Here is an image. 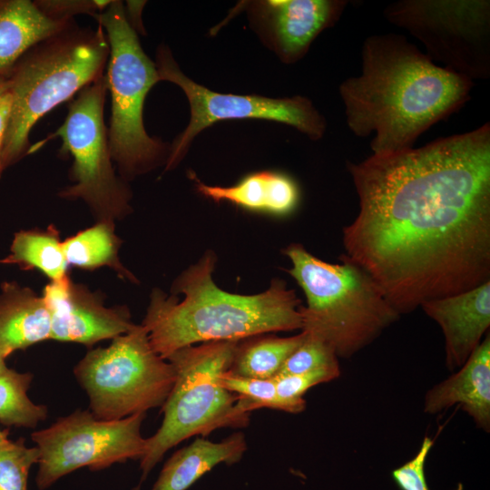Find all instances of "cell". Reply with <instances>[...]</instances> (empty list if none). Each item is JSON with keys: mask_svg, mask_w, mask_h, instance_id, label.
<instances>
[{"mask_svg": "<svg viewBox=\"0 0 490 490\" xmlns=\"http://www.w3.org/2000/svg\"><path fill=\"white\" fill-rule=\"evenodd\" d=\"M358 215L345 255L399 313L490 280V124L347 162Z\"/></svg>", "mask_w": 490, "mask_h": 490, "instance_id": "obj_1", "label": "cell"}, {"mask_svg": "<svg viewBox=\"0 0 490 490\" xmlns=\"http://www.w3.org/2000/svg\"><path fill=\"white\" fill-rule=\"evenodd\" d=\"M361 64V74L338 91L348 129L358 137L374 134L373 155L412 149L419 135L469 100L474 83L392 33L364 40Z\"/></svg>", "mask_w": 490, "mask_h": 490, "instance_id": "obj_2", "label": "cell"}, {"mask_svg": "<svg viewBox=\"0 0 490 490\" xmlns=\"http://www.w3.org/2000/svg\"><path fill=\"white\" fill-rule=\"evenodd\" d=\"M216 260L207 251L174 281L173 295L152 292L142 325L162 358L199 343L301 329L300 299L284 280L255 295L229 293L213 281Z\"/></svg>", "mask_w": 490, "mask_h": 490, "instance_id": "obj_3", "label": "cell"}, {"mask_svg": "<svg viewBox=\"0 0 490 490\" xmlns=\"http://www.w3.org/2000/svg\"><path fill=\"white\" fill-rule=\"evenodd\" d=\"M110 54L103 28L72 20L31 46L6 78L11 111L3 149L5 170L28 155L34 124L62 103L105 74Z\"/></svg>", "mask_w": 490, "mask_h": 490, "instance_id": "obj_4", "label": "cell"}, {"mask_svg": "<svg viewBox=\"0 0 490 490\" xmlns=\"http://www.w3.org/2000/svg\"><path fill=\"white\" fill-rule=\"evenodd\" d=\"M283 253L306 297L300 330L327 343L338 358H351L400 318L373 278L344 253L338 263L317 258L299 243Z\"/></svg>", "mask_w": 490, "mask_h": 490, "instance_id": "obj_5", "label": "cell"}, {"mask_svg": "<svg viewBox=\"0 0 490 490\" xmlns=\"http://www.w3.org/2000/svg\"><path fill=\"white\" fill-rule=\"evenodd\" d=\"M239 340H221L178 349L166 359L176 378L162 406L163 419L156 433L146 438L140 459L144 481L165 453L193 436H207L224 427H245L250 413L236 395L222 387L221 376L229 369Z\"/></svg>", "mask_w": 490, "mask_h": 490, "instance_id": "obj_6", "label": "cell"}, {"mask_svg": "<svg viewBox=\"0 0 490 490\" xmlns=\"http://www.w3.org/2000/svg\"><path fill=\"white\" fill-rule=\"evenodd\" d=\"M95 19L110 46L105 73L112 101L109 147L120 177L127 181L166 163L168 144L151 137L143 124L146 95L161 81L155 63L126 20L122 1L113 0Z\"/></svg>", "mask_w": 490, "mask_h": 490, "instance_id": "obj_7", "label": "cell"}, {"mask_svg": "<svg viewBox=\"0 0 490 490\" xmlns=\"http://www.w3.org/2000/svg\"><path fill=\"white\" fill-rule=\"evenodd\" d=\"M74 373L89 397L90 411L101 420L162 407L176 378L172 363L152 348L142 324L106 348L89 350Z\"/></svg>", "mask_w": 490, "mask_h": 490, "instance_id": "obj_8", "label": "cell"}, {"mask_svg": "<svg viewBox=\"0 0 490 490\" xmlns=\"http://www.w3.org/2000/svg\"><path fill=\"white\" fill-rule=\"evenodd\" d=\"M107 92L104 74L77 93L68 104L64 122L44 142L31 146L28 154L46 141L59 137L60 154L73 158L69 172L73 185L62 190L60 197L83 200L98 221L114 222L131 211L132 193L113 168L103 120Z\"/></svg>", "mask_w": 490, "mask_h": 490, "instance_id": "obj_9", "label": "cell"}, {"mask_svg": "<svg viewBox=\"0 0 490 490\" xmlns=\"http://www.w3.org/2000/svg\"><path fill=\"white\" fill-rule=\"evenodd\" d=\"M384 15L418 39L435 64L472 81L490 76L488 0H401Z\"/></svg>", "mask_w": 490, "mask_h": 490, "instance_id": "obj_10", "label": "cell"}, {"mask_svg": "<svg viewBox=\"0 0 490 490\" xmlns=\"http://www.w3.org/2000/svg\"><path fill=\"white\" fill-rule=\"evenodd\" d=\"M145 413L118 420H101L90 410H76L31 434L39 450L35 482L44 490L81 467L92 471L141 459L146 438L141 434Z\"/></svg>", "mask_w": 490, "mask_h": 490, "instance_id": "obj_11", "label": "cell"}, {"mask_svg": "<svg viewBox=\"0 0 490 490\" xmlns=\"http://www.w3.org/2000/svg\"><path fill=\"white\" fill-rule=\"evenodd\" d=\"M155 65L160 81H169L181 87L191 108L187 127L170 147L166 171L173 169L181 161L199 132L220 121L261 119L278 122L296 128L313 141L325 134V118L306 97L270 98L214 92L184 74L165 44L157 48Z\"/></svg>", "mask_w": 490, "mask_h": 490, "instance_id": "obj_12", "label": "cell"}, {"mask_svg": "<svg viewBox=\"0 0 490 490\" xmlns=\"http://www.w3.org/2000/svg\"><path fill=\"white\" fill-rule=\"evenodd\" d=\"M42 296L51 313L53 340L93 347L125 334L135 326L126 308L105 307L99 295L75 284L69 276L48 283Z\"/></svg>", "mask_w": 490, "mask_h": 490, "instance_id": "obj_13", "label": "cell"}, {"mask_svg": "<svg viewBox=\"0 0 490 490\" xmlns=\"http://www.w3.org/2000/svg\"><path fill=\"white\" fill-rule=\"evenodd\" d=\"M346 0H268L255 2L253 17L284 63L301 59L314 39L340 18Z\"/></svg>", "mask_w": 490, "mask_h": 490, "instance_id": "obj_14", "label": "cell"}, {"mask_svg": "<svg viewBox=\"0 0 490 490\" xmlns=\"http://www.w3.org/2000/svg\"><path fill=\"white\" fill-rule=\"evenodd\" d=\"M420 308L442 330L447 368L458 369L489 333L490 280L456 295L427 300Z\"/></svg>", "mask_w": 490, "mask_h": 490, "instance_id": "obj_15", "label": "cell"}, {"mask_svg": "<svg viewBox=\"0 0 490 490\" xmlns=\"http://www.w3.org/2000/svg\"><path fill=\"white\" fill-rule=\"evenodd\" d=\"M459 405L477 427L490 429V336L458 370L426 394L424 412L430 415Z\"/></svg>", "mask_w": 490, "mask_h": 490, "instance_id": "obj_16", "label": "cell"}, {"mask_svg": "<svg viewBox=\"0 0 490 490\" xmlns=\"http://www.w3.org/2000/svg\"><path fill=\"white\" fill-rule=\"evenodd\" d=\"M50 336L51 313L43 296L15 281H4L0 289V352L8 358Z\"/></svg>", "mask_w": 490, "mask_h": 490, "instance_id": "obj_17", "label": "cell"}, {"mask_svg": "<svg viewBox=\"0 0 490 490\" xmlns=\"http://www.w3.org/2000/svg\"><path fill=\"white\" fill-rule=\"evenodd\" d=\"M197 191L215 202L229 201L236 206L275 215H288L298 206L299 191L288 175L270 171L251 173L230 187L207 185L194 174Z\"/></svg>", "mask_w": 490, "mask_h": 490, "instance_id": "obj_18", "label": "cell"}, {"mask_svg": "<svg viewBox=\"0 0 490 490\" xmlns=\"http://www.w3.org/2000/svg\"><path fill=\"white\" fill-rule=\"evenodd\" d=\"M246 450L242 433H235L220 442L198 437L167 460L152 490H187L219 464L239 462Z\"/></svg>", "mask_w": 490, "mask_h": 490, "instance_id": "obj_19", "label": "cell"}, {"mask_svg": "<svg viewBox=\"0 0 490 490\" xmlns=\"http://www.w3.org/2000/svg\"><path fill=\"white\" fill-rule=\"evenodd\" d=\"M72 20L49 19L30 0H0V76L6 77L31 46Z\"/></svg>", "mask_w": 490, "mask_h": 490, "instance_id": "obj_20", "label": "cell"}, {"mask_svg": "<svg viewBox=\"0 0 490 490\" xmlns=\"http://www.w3.org/2000/svg\"><path fill=\"white\" fill-rule=\"evenodd\" d=\"M17 265L24 270H37L51 281L68 277V264L63 250L59 230L54 225L45 230H23L13 239L9 254L0 260Z\"/></svg>", "mask_w": 490, "mask_h": 490, "instance_id": "obj_21", "label": "cell"}, {"mask_svg": "<svg viewBox=\"0 0 490 490\" xmlns=\"http://www.w3.org/2000/svg\"><path fill=\"white\" fill-rule=\"evenodd\" d=\"M68 266L83 270L109 267L122 279L136 282V278L121 263L118 252L121 240L114 232V222L99 220L93 226L62 241Z\"/></svg>", "mask_w": 490, "mask_h": 490, "instance_id": "obj_22", "label": "cell"}, {"mask_svg": "<svg viewBox=\"0 0 490 490\" xmlns=\"http://www.w3.org/2000/svg\"><path fill=\"white\" fill-rule=\"evenodd\" d=\"M304 338L301 331L285 338L269 333L240 339L228 372L242 377L272 378Z\"/></svg>", "mask_w": 490, "mask_h": 490, "instance_id": "obj_23", "label": "cell"}, {"mask_svg": "<svg viewBox=\"0 0 490 490\" xmlns=\"http://www.w3.org/2000/svg\"><path fill=\"white\" fill-rule=\"evenodd\" d=\"M33 380L31 373L8 368L0 375V423L7 427L34 428L44 421L48 409L34 404L27 391Z\"/></svg>", "mask_w": 490, "mask_h": 490, "instance_id": "obj_24", "label": "cell"}, {"mask_svg": "<svg viewBox=\"0 0 490 490\" xmlns=\"http://www.w3.org/2000/svg\"><path fill=\"white\" fill-rule=\"evenodd\" d=\"M220 382L223 387L237 396L238 402L248 413L262 407L291 413L289 407L279 398L273 378L237 377L227 370Z\"/></svg>", "mask_w": 490, "mask_h": 490, "instance_id": "obj_25", "label": "cell"}, {"mask_svg": "<svg viewBox=\"0 0 490 490\" xmlns=\"http://www.w3.org/2000/svg\"><path fill=\"white\" fill-rule=\"evenodd\" d=\"M39 450L29 447L24 438L0 444V490H27L29 471L37 464Z\"/></svg>", "mask_w": 490, "mask_h": 490, "instance_id": "obj_26", "label": "cell"}, {"mask_svg": "<svg viewBox=\"0 0 490 490\" xmlns=\"http://www.w3.org/2000/svg\"><path fill=\"white\" fill-rule=\"evenodd\" d=\"M337 368L340 367L334 349L324 341L305 333L302 343L286 359L277 375H296Z\"/></svg>", "mask_w": 490, "mask_h": 490, "instance_id": "obj_27", "label": "cell"}, {"mask_svg": "<svg viewBox=\"0 0 490 490\" xmlns=\"http://www.w3.org/2000/svg\"><path fill=\"white\" fill-rule=\"evenodd\" d=\"M340 376V368H325L296 375H276L273 380L279 398L290 408L292 414L305 410L304 394L312 387L329 382Z\"/></svg>", "mask_w": 490, "mask_h": 490, "instance_id": "obj_28", "label": "cell"}, {"mask_svg": "<svg viewBox=\"0 0 490 490\" xmlns=\"http://www.w3.org/2000/svg\"><path fill=\"white\" fill-rule=\"evenodd\" d=\"M37 9L47 18L54 21H68L76 15L96 17L103 12L113 0H34Z\"/></svg>", "mask_w": 490, "mask_h": 490, "instance_id": "obj_29", "label": "cell"}, {"mask_svg": "<svg viewBox=\"0 0 490 490\" xmlns=\"http://www.w3.org/2000/svg\"><path fill=\"white\" fill-rule=\"evenodd\" d=\"M433 445L434 440L426 436L415 456L391 472L400 490H429L425 475V463Z\"/></svg>", "mask_w": 490, "mask_h": 490, "instance_id": "obj_30", "label": "cell"}, {"mask_svg": "<svg viewBox=\"0 0 490 490\" xmlns=\"http://www.w3.org/2000/svg\"><path fill=\"white\" fill-rule=\"evenodd\" d=\"M145 3V1L128 0L123 4L126 20L137 34H145L142 21V11Z\"/></svg>", "mask_w": 490, "mask_h": 490, "instance_id": "obj_31", "label": "cell"}, {"mask_svg": "<svg viewBox=\"0 0 490 490\" xmlns=\"http://www.w3.org/2000/svg\"><path fill=\"white\" fill-rule=\"evenodd\" d=\"M11 111V95L6 92L0 97V177L5 171L2 163V149Z\"/></svg>", "mask_w": 490, "mask_h": 490, "instance_id": "obj_32", "label": "cell"}, {"mask_svg": "<svg viewBox=\"0 0 490 490\" xmlns=\"http://www.w3.org/2000/svg\"><path fill=\"white\" fill-rule=\"evenodd\" d=\"M9 90V83L6 77L0 76V97Z\"/></svg>", "mask_w": 490, "mask_h": 490, "instance_id": "obj_33", "label": "cell"}, {"mask_svg": "<svg viewBox=\"0 0 490 490\" xmlns=\"http://www.w3.org/2000/svg\"><path fill=\"white\" fill-rule=\"evenodd\" d=\"M6 358L0 352V375L5 373L9 368L5 363Z\"/></svg>", "mask_w": 490, "mask_h": 490, "instance_id": "obj_34", "label": "cell"}, {"mask_svg": "<svg viewBox=\"0 0 490 490\" xmlns=\"http://www.w3.org/2000/svg\"><path fill=\"white\" fill-rule=\"evenodd\" d=\"M8 429H0V444L8 439Z\"/></svg>", "mask_w": 490, "mask_h": 490, "instance_id": "obj_35", "label": "cell"}]
</instances>
